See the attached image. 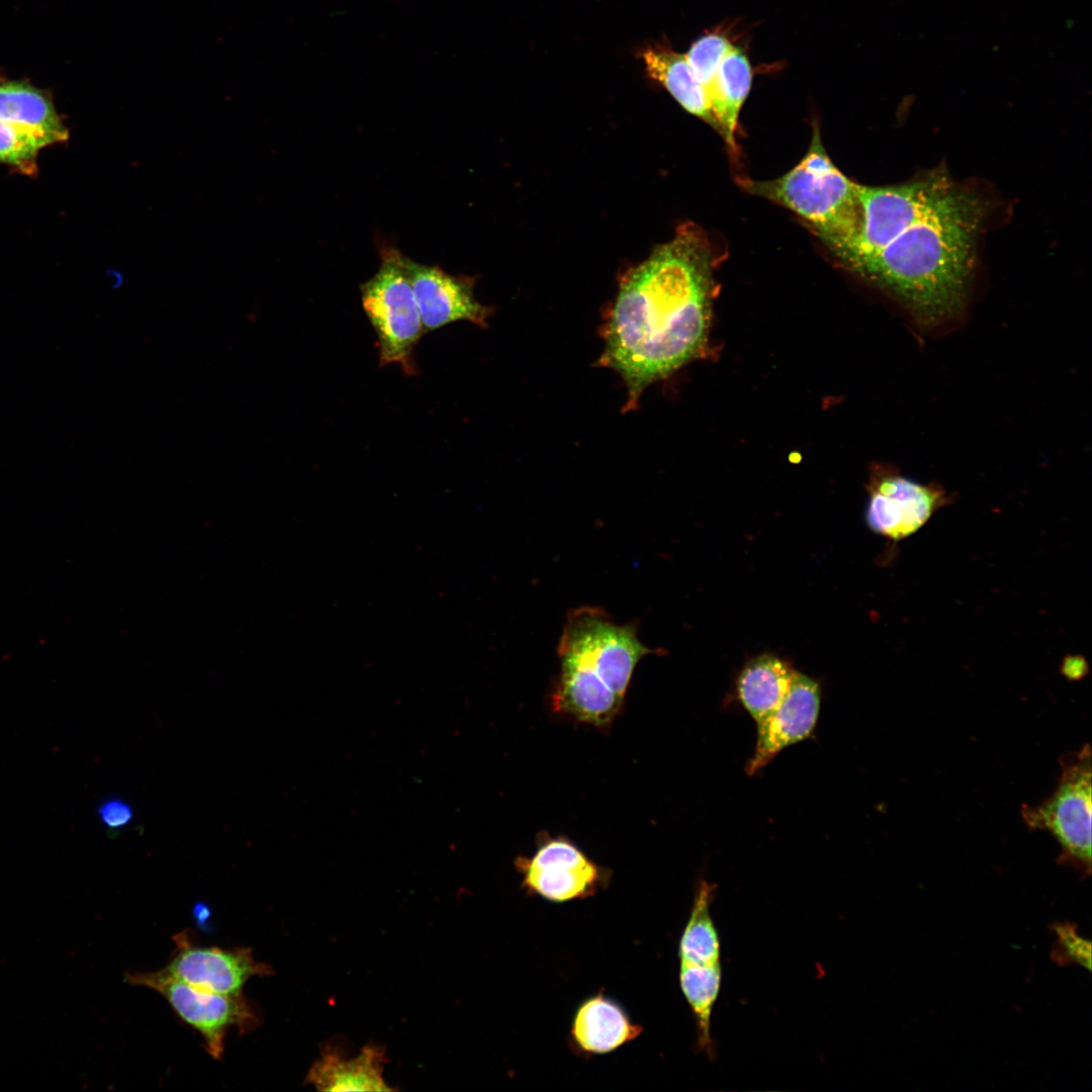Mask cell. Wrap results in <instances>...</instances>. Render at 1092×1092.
Wrapping results in <instances>:
<instances>
[{"mask_svg": "<svg viewBox=\"0 0 1092 1092\" xmlns=\"http://www.w3.org/2000/svg\"><path fill=\"white\" fill-rule=\"evenodd\" d=\"M855 236L833 253L887 291L925 330L965 308L987 201L943 170L890 186L858 185Z\"/></svg>", "mask_w": 1092, "mask_h": 1092, "instance_id": "obj_1", "label": "cell"}, {"mask_svg": "<svg viewBox=\"0 0 1092 1092\" xmlns=\"http://www.w3.org/2000/svg\"><path fill=\"white\" fill-rule=\"evenodd\" d=\"M713 253L694 224L627 271L601 334L599 365L620 375L627 388L624 412L642 392L694 359L706 341L713 293Z\"/></svg>", "mask_w": 1092, "mask_h": 1092, "instance_id": "obj_2", "label": "cell"}, {"mask_svg": "<svg viewBox=\"0 0 1092 1092\" xmlns=\"http://www.w3.org/2000/svg\"><path fill=\"white\" fill-rule=\"evenodd\" d=\"M858 185L829 158L818 127L813 129L806 155L789 172L771 180L743 183L749 193L798 214L833 253L858 230Z\"/></svg>", "mask_w": 1092, "mask_h": 1092, "instance_id": "obj_3", "label": "cell"}, {"mask_svg": "<svg viewBox=\"0 0 1092 1092\" xmlns=\"http://www.w3.org/2000/svg\"><path fill=\"white\" fill-rule=\"evenodd\" d=\"M557 650L560 677L622 701L636 665L656 653L641 643L636 623L619 625L598 607L568 612Z\"/></svg>", "mask_w": 1092, "mask_h": 1092, "instance_id": "obj_4", "label": "cell"}, {"mask_svg": "<svg viewBox=\"0 0 1092 1092\" xmlns=\"http://www.w3.org/2000/svg\"><path fill=\"white\" fill-rule=\"evenodd\" d=\"M377 272L360 285L363 310L372 326L381 366L416 372L413 354L425 334L405 263L395 247L381 243Z\"/></svg>", "mask_w": 1092, "mask_h": 1092, "instance_id": "obj_5", "label": "cell"}, {"mask_svg": "<svg viewBox=\"0 0 1092 1092\" xmlns=\"http://www.w3.org/2000/svg\"><path fill=\"white\" fill-rule=\"evenodd\" d=\"M1053 794L1036 806H1023L1028 827L1044 830L1060 845L1059 861L1085 878L1091 873V757L1089 745L1061 759Z\"/></svg>", "mask_w": 1092, "mask_h": 1092, "instance_id": "obj_6", "label": "cell"}, {"mask_svg": "<svg viewBox=\"0 0 1092 1092\" xmlns=\"http://www.w3.org/2000/svg\"><path fill=\"white\" fill-rule=\"evenodd\" d=\"M124 980L161 994L181 1019L203 1037L204 1048L214 1059L223 1053L228 1030L241 1032L259 1025V1018L244 995H223L192 986L171 976L164 969L148 973H127Z\"/></svg>", "mask_w": 1092, "mask_h": 1092, "instance_id": "obj_7", "label": "cell"}, {"mask_svg": "<svg viewBox=\"0 0 1092 1092\" xmlns=\"http://www.w3.org/2000/svg\"><path fill=\"white\" fill-rule=\"evenodd\" d=\"M953 494L937 482L920 483L898 470L877 473L870 484L867 523L876 533L897 543L916 534Z\"/></svg>", "mask_w": 1092, "mask_h": 1092, "instance_id": "obj_8", "label": "cell"}, {"mask_svg": "<svg viewBox=\"0 0 1092 1092\" xmlns=\"http://www.w3.org/2000/svg\"><path fill=\"white\" fill-rule=\"evenodd\" d=\"M526 890L548 901L563 903L595 895L607 874L571 842L551 839L531 858L516 862Z\"/></svg>", "mask_w": 1092, "mask_h": 1092, "instance_id": "obj_9", "label": "cell"}, {"mask_svg": "<svg viewBox=\"0 0 1092 1092\" xmlns=\"http://www.w3.org/2000/svg\"><path fill=\"white\" fill-rule=\"evenodd\" d=\"M176 948L164 969L192 986L223 995H242L246 982L254 976H268L272 969L257 962L249 947H203L192 943L186 933L174 937Z\"/></svg>", "mask_w": 1092, "mask_h": 1092, "instance_id": "obj_10", "label": "cell"}, {"mask_svg": "<svg viewBox=\"0 0 1092 1092\" xmlns=\"http://www.w3.org/2000/svg\"><path fill=\"white\" fill-rule=\"evenodd\" d=\"M405 263L425 334L456 322L486 327L492 310L475 298L472 277L449 274L407 257Z\"/></svg>", "mask_w": 1092, "mask_h": 1092, "instance_id": "obj_11", "label": "cell"}, {"mask_svg": "<svg viewBox=\"0 0 1092 1092\" xmlns=\"http://www.w3.org/2000/svg\"><path fill=\"white\" fill-rule=\"evenodd\" d=\"M820 688L811 677L794 672L790 690L780 705L757 722L754 753L746 771L752 776L784 748L808 738L817 723Z\"/></svg>", "mask_w": 1092, "mask_h": 1092, "instance_id": "obj_12", "label": "cell"}, {"mask_svg": "<svg viewBox=\"0 0 1092 1092\" xmlns=\"http://www.w3.org/2000/svg\"><path fill=\"white\" fill-rule=\"evenodd\" d=\"M0 119L39 136L49 147L64 144L70 136L51 91L26 79L0 75Z\"/></svg>", "mask_w": 1092, "mask_h": 1092, "instance_id": "obj_13", "label": "cell"}, {"mask_svg": "<svg viewBox=\"0 0 1092 1092\" xmlns=\"http://www.w3.org/2000/svg\"><path fill=\"white\" fill-rule=\"evenodd\" d=\"M641 1031L642 1026L630 1021L617 1003L600 994L577 1008L570 1033L582 1052L603 1055L635 1039Z\"/></svg>", "mask_w": 1092, "mask_h": 1092, "instance_id": "obj_14", "label": "cell"}, {"mask_svg": "<svg viewBox=\"0 0 1092 1092\" xmlns=\"http://www.w3.org/2000/svg\"><path fill=\"white\" fill-rule=\"evenodd\" d=\"M385 1060L380 1045L367 1044L349 1060L323 1052L309 1069L306 1082L321 1091H390L393 1089L382 1077Z\"/></svg>", "mask_w": 1092, "mask_h": 1092, "instance_id": "obj_15", "label": "cell"}, {"mask_svg": "<svg viewBox=\"0 0 1092 1092\" xmlns=\"http://www.w3.org/2000/svg\"><path fill=\"white\" fill-rule=\"evenodd\" d=\"M640 57L649 78L661 84L688 112L719 131L708 94L685 56L664 48L648 47Z\"/></svg>", "mask_w": 1092, "mask_h": 1092, "instance_id": "obj_16", "label": "cell"}, {"mask_svg": "<svg viewBox=\"0 0 1092 1092\" xmlns=\"http://www.w3.org/2000/svg\"><path fill=\"white\" fill-rule=\"evenodd\" d=\"M751 82L752 70L747 57L732 47L722 59L709 91L719 132L730 148H735L738 116Z\"/></svg>", "mask_w": 1092, "mask_h": 1092, "instance_id": "obj_17", "label": "cell"}, {"mask_svg": "<svg viewBox=\"0 0 1092 1092\" xmlns=\"http://www.w3.org/2000/svg\"><path fill=\"white\" fill-rule=\"evenodd\" d=\"M794 672L788 663L772 655L757 656L744 666L737 681L738 698L756 723L783 701Z\"/></svg>", "mask_w": 1092, "mask_h": 1092, "instance_id": "obj_18", "label": "cell"}, {"mask_svg": "<svg viewBox=\"0 0 1092 1092\" xmlns=\"http://www.w3.org/2000/svg\"><path fill=\"white\" fill-rule=\"evenodd\" d=\"M720 962L709 965L679 964V985L696 1021L697 1046L714 1056L711 1016L721 987Z\"/></svg>", "mask_w": 1092, "mask_h": 1092, "instance_id": "obj_19", "label": "cell"}, {"mask_svg": "<svg viewBox=\"0 0 1092 1092\" xmlns=\"http://www.w3.org/2000/svg\"><path fill=\"white\" fill-rule=\"evenodd\" d=\"M713 893V885L706 881L700 883L679 938V964L709 965L720 962V939L710 913Z\"/></svg>", "mask_w": 1092, "mask_h": 1092, "instance_id": "obj_20", "label": "cell"}, {"mask_svg": "<svg viewBox=\"0 0 1092 1092\" xmlns=\"http://www.w3.org/2000/svg\"><path fill=\"white\" fill-rule=\"evenodd\" d=\"M48 147L39 136L0 119V164L15 173L35 176L38 155Z\"/></svg>", "mask_w": 1092, "mask_h": 1092, "instance_id": "obj_21", "label": "cell"}, {"mask_svg": "<svg viewBox=\"0 0 1092 1092\" xmlns=\"http://www.w3.org/2000/svg\"><path fill=\"white\" fill-rule=\"evenodd\" d=\"M731 48L729 40L718 33L705 34L690 48L686 58L708 97L718 67Z\"/></svg>", "mask_w": 1092, "mask_h": 1092, "instance_id": "obj_22", "label": "cell"}, {"mask_svg": "<svg viewBox=\"0 0 1092 1092\" xmlns=\"http://www.w3.org/2000/svg\"><path fill=\"white\" fill-rule=\"evenodd\" d=\"M1056 942L1052 949V960L1061 965H1078L1091 970V944L1078 934L1075 924L1057 922L1052 925Z\"/></svg>", "mask_w": 1092, "mask_h": 1092, "instance_id": "obj_23", "label": "cell"}, {"mask_svg": "<svg viewBox=\"0 0 1092 1092\" xmlns=\"http://www.w3.org/2000/svg\"><path fill=\"white\" fill-rule=\"evenodd\" d=\"M101 822L109 828H120L130 823L133 818L131 806L118 798L104 801L97 809Z\"/></svg>", "mask_w": 1092, "mask_h": 1092, "instance_id": "obj_24", "label": "cell"}, {"mask_svg": "<svg viewBox=\"0 0 1092 1092\" xmlns=\"http://www.w3.org/2000/svg\"><path fill=\"white\" fill-rule=\"evenodd\" d=\"M1061 673L1069 680H1080L1089 672L1086 658L1080 654H1068L1061 662Z\"/></svg>", "mask_w": 1092, "mask_h": 1092, "instance_id": "obj_25", "label": "cell"}]
</instances>
